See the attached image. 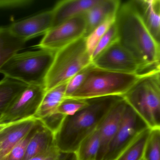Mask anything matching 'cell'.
I'll use <instances>...</instances> for the list:
<instances>
[{
	"mask_svg": "<svg viewBox=\"0 0 160 160\" xmlns=\"http://www.w3.org/2000/svg\"><path fill=\"white\" fill-rule=\"evenodd\" d=\"M120 5L118 0H100L88 10L85 13L87 26L84 37L108 19L116 17Z\"/></svg>",
	"mask_w": 160,
	"mask_h": 160,
	"instance_id": "obj_14",
	"label": "cell"
},
{
	"mask_svg": "<svg viewBox=\"0 0 160 160\" xmlns=\"http://www.w3.org/2000/svg\"><path fill=\"white\" fill-rule=\"evenodd\" d=\"M144 160H160V129H151Z\"/></svg>",
	"mask_w": 160,
	"mask_h": 160,
	"instance_id": "obj_26",
	"label": "cell"
},
{
	"mask_svg": "<svg viewBox=\"0 0 160 160\" xmlns=\"http://www.w3.org/2000/svg\"><path fill=\"white\" fill-rule=\"evenodd\" d=\"M28 85L6 77L0 81V116Z\"/></svg>",
	"mask_w": 160,
	"mask_h": 160,
	"instance_id": "obj_20",
	"label": "cell"
},
{
	"mask_svg": "<svg viewBox=\"0 0 160 160\" xmlns=\"http://www.w3.org/2000/svg\"><path fill=\"white\" fill-rule=\"evenodd\" d=\"M148 128L146 123L128 103L118 130L102 160L116 159L138 135Z\"/></svg>",
	"mask_w": 160,
	"mask_h": 160,
	"instance_id": "obj_8",
	"label": "cell"
},
{
	"mask_svg": "<svg viewBox=\"0 0 160 160\" xmlns=\"http://www.w3.org/2000/svg\"><path fill=\"white\" fill-rule=\"evenodd\" d=\"M86 26L85 14L69 19L52 27L36 47L55 53L84 37Z\"/></svg>",
	"mask_w": 160,
	"mask_h": 160,
	"instance_id": "obj_7",
	"label": "cell"
},
{
	"mask_svg": "<svg viewBox=\"0 0 160 160\" xmlns=\"http://www.w3.org/2000/svg\"><path fill=\"white\" fill-rule=\"evenodd\" d=\"M100 146L99 134L97 129L80 144L76 152L78 160H97Z\"/></svg>",
	"mask_w": 160,
	"mask_h": 160,
	"instance_id": "obj_22",
	"label": "cell"
},
{
	"mask_svg": "<svg viewBox=\"0 0 160 160\" xmlns=\"http://www.w3.org/2000/svg\"><path fill=\"white\" fill-rule=\"evenodd\" d=\"M155 69L157 70V72L160 73V62L158 63L156 66H155Z\"/></svg>",
	"mask_w": 160,
	"mask_h": 160,
	"instance_id": "obj_32",
	"label": "cell"
},
{
	"mask_svg": "<svg viewBox=\"0 0 160 160\" xmlns=\"http://www.w3.org/2000/svg\"><path fill=\"white\" fill-rule=\"evenodd\" d=\"M53 21V12L51 9L14 23L8 27L14 35L27 42L44 35L52 27Z\"/></svg>",
	"mask_w": 160,
	"mask_h": 160,
	"instance_id": "obj_12",
	"label": "cell"
},
{
	"mask_svg": "<svg viewBox=\"0 0 160 160\" xmlns=\"http://www.w3.org/2000/svg\"><path fill=\"white\" fill-rule=\"evenodd\" d=\"M116 18V17H112L108 19L96 27L88 36L85 37L87 47L91 56L99 41L115 22Z\"/></svg>",
	"mask_w": 160,
	"mask_h": 160,
	"instance_id": "obj_23",
	"label": "cell"
},
{
	"mask_svg": "<svg viewBox=\"0 0 160 160\" xmlns=\"http://www.w3.org/2000/svg\"><path fill=\"white\" fill-rule=\"evenodd\" d=\"M92 64L85 37L58 51L55 53L46 77V91L66 83L77 73Z\"/></svg>",
	"mask_w": 160,
	"mask_h": 160,
	"instance_id": "obj_5",
	"label": "cell"
},
{
	"mask_svg": "<svg viewBox=\"0 0 160 160\" xmlns=\"http://www.w3.org/2000/svg\"><path fill=\"white\" fill-rule=\"evenodd\" d=\"M92 64L77 73L68 82L66 89V98L70 97L80 88L85 80Z\"/></svg>",
	"mask_w": 160,
	"mask_h": 160,
	"instance_id": "obj_29",
	"label": "cell"
},
{
	"mask_svg": "<svg viewBox=\"0 0 160 160\" xmlns=\"http://www.w3.org/2000/svg\"><path fill=\"white\" fill-rule=\"evenodd\" d=\"M118 42L137 60L142 70L160 62V49L149 33L134 1L121 4L115 20Z\"/></svg>",
	"mask_w": 160,
	"mask_h": 160,
	"instance_id": "obj_1",
	"label": "cell"
},
{
	"mask_svg": "<svg viewBox=\"0 0 160 160\" xmlns=\"http://www.w3.org/2000/svg\"><path fill=\"white\" fill-rule=\"evenodd\" d=\"M41 121L38 122L31 132L18 143L17 144L2 160H23L26 153L27 146L32 136L36 131Z\"/></svg>",
	"mask_w": 160,
	"mask_h": 160,
	"instance_id": "obj_27",
	"label": "cell"
},
{
	"mask_svg": "<svg viewBox=\"0 0 160 160\" xmlns=\"http://www.w3.org/2000/svg\"><path fill=\"white\" fill-rule=\"evenodd\" d=\"M88 103V100L65 98L59 105L56 112L65 116H72L87 106Z\"/></svg>",
	"mask_w": 160,
	"mask_h": 160,
	"instance_id": "obj_25",
	"label": "cell"
},
{
	"mask_svg": "<svg viewBox=\"0 0 160 160\" xmlns=\"http://www.w3.org/2000/svg\"><path fill=\"white\" fill-rule=\"evenodd\" d=\"M123 96L103 97L88 100L87 106L66 116L54 133L59 149L76 153L83 140L98 129L113 104Z\"/></svg>",
	"mask_w": 160,
	"mask_h": 160,
	"instance_id": "obj_2",
	"label": "cell"
},
{
	"mask_svg": "<svg viewBox=\"0 0 160 160\" xmlns=\"http://www.w3.org/2000/svg\"><path fill=\"white\" fill-rule=\"evenodd\" d=\"M9 125V124H8ZM8 125H0V131L6 127Z\"/></svg>",
	"mask_w": 160,
	"mask_h": 160,
	"instance_id": "obj_33",
	"label": "cell"
},
{
	"mask_svg": "<svg viewBox=\"0 0 160 160\" xmlns=\"http://www.w3.org/2000/svg\"><path fill=\"white\" fill-rule=\"evenodd\" d=\"M118 42V34L115 22L99 41L91 55L92 62L105 50Z\"/></svg>",
	"mask_w": 160,
	"mask_h": 160,
	"instance_id": "obj_24",
	"label": "cell"
},
{
	"mask_svg": "<svg viewBox=\"0 0 160 160\" xmlns=\"http://www.w3.org/2000/svg\"><path fill=\"white\" fill-rule=\"evenodd\" d=\"M155 69L145 76L123 97L151 129H160V83Z\"/></svg>",
	"mask_w": 160,
	"mask_h": 160,
	"instance_id": "obj_6",
	"label": "cell"
},
{
	"mask_svg": "<svg viewBox=\"0 0 160 160\" xmlns=\"http://www.w3.org/2000/svg\"><path fill=\"white\" fill-rule=\"evenodd\" d=\"M55 146L54 133L45 126L41 121L28 143L23 160H28L43 154Z\"/></svg>",
	"mask_w": 160,
	"mask_h": 160,
	"instance_id": "obj_17",
	"label": "cell"
},
{
	"mask_svg": "<svg viewBox=\"0 0 160 160\" xmlns=\"http://www.w3.org/2000/svg\"></svg>",
	"mask_w": 160,
	"mask_h": 160,
	"instance_id": "obj_35",
	"label": "cell"
},
{
	"mask_svg": "<svg viewBox=\"0 0 160 160\" xmlns=\"http://www.w3.org/2000/svg\"><path fill=\"white\" fill-rule=\"evenodd\" d=\"M134 3L160 49V0H136Z\"/></svg>",
	"mask_w": 160,
	"mask_h": 160,
	"instance_id": "obj_16",
	"label": "cell"
},
{
	"mask_svg": "<svg viewBox=\"0 0 160 160\" xmlns=\"http://www.w3.org/2000/svg\"><path fill=\"white\" fill-rule=\"evenodd\" d=\"M38 119L33 117L9 124L0 131V160L10 152L33 128Z\"/></svg>",
	"mask_w": 160,
	"mask_h": 160,
	"instance_id": "obj_13",
	"label": "cell"
},
{
	"mask_svg": "<svg viewBox=\"0 0 160 160\" xmlns=\"http://www.w3.org/2000/svg\"><path fill=\"white\" fill-rule=\"evenodd\" d=\"M156 76L160 82V73L157 72V70H156Z\"/></svg>",
	"mask_w": 160,
	"mask_h": 160,
	"instance_id": "obj_34",
	"label": "cell"
},
{
	"mask_svg": "<svg viewBox=\"0 0 160 160\" xmlns=\"http://www.w3.org/2000/svg\"><path fill=\"white\" fill-rule=\"evenodd\" d=\"M67 84L46 91L34 118L41 120L56 112L59 105L66 98Z\"/></svg>",
	"mask_w": 160,
	"mask_h": 160,
	"instance_id": "obj_19",
	"label": "cell"
},
{
	"mask_svg": "<svg viewBox=\"0 0 160 160\" xmlns=\"http://www.w3.org/2000/svg\"><path fill=\"white\" fill-rule=\"evenodd\" d=\"M93 65L109 71L140 73L142 67L134 56L118 42L93 60Z\"/></svg>",
	"mask_w": 160,
	"mask_h": 160,
	"instance_id": "obj_10",
	"label": "cell"
},
{
	"mask_svg": "<svg viewBox=\"0 0 160 160\" xmlns=\"http://www.w3.org/2000/svg\"><path fill=\"white\" fill-rule=\"evenodd\" d=\"M145 74L109 71L96 67L92 64L82 84L69 98L88 100L112 96H124Z\"/></svg>",
	"mask_w": 160,
	"mask_h": 160,
	"instance_id": "obj_3",
	"label": "cell"
},
{
	"mask_svg": "<svg viewBox=\"0 0 160 160\" xmlns=\"http://www.w3.org/2000/svg\"><path fill=\"white\" fill-rule=\"evenodd\" d=\"M54 55L44 49L18 53L1 68L0 73L28 85H45Z\"/></svg>",
	"mask_w": 160,
	"mask_h": 160,
	"instance_id": "obj_4",
	"label": "cell"
},
{
	"mask_svg": "<svg viewBox=\"0 0 160 160\" xmlns=\"http://www.w3.org/2000/svg\"><path fill=\"white\" fill-rule=\"evenodd\" d=\"M151 129L143 132L115 160H143Z\"/></svg>",
	"mask_w": 160,
	"mask_h": 160,
	"instance_id": "obj_21",
	"label": "cell"
},
{
	"mask_svg": "<svg viewBox=\"0 0 160 160\" xmlns=\"http://www.w3.org/2000/svg\"><path fill=\"white\" fill-rule=\"evenodd\" d=\"M46 92L45 85H28L0 116V125H8L34 117Z\"/></svg>",
	"mask_w": 160,
	"mask_h": 160,
	"instance_id": "obj_9",
	"label": "cell"
},
{
	"mask_svg": "<svg viewBox=\"0 0 160 160\" xmlns=\"http://www.w3.org/2000/svg\"><path fill=\"white\" fill-rule=\"evenodd\" d=\"M100 0H64L58 2L52 8L53 25L84 14Z\"/></svg>",
	"mask_w": 160,
	"mask_h": 160,
	"instance_id": "obj_15",
	"label": "cell"
},
{
	"mask_svg": "<svg viewBox=\"0 0 160 160\" xmlns=\"http://www.w3.org/2000/svg\"><path fill=\"white\" fill-rule=\"evenodd\" d=\"M26 42L14 35L8 26L0 27V70L23 49Z\"/></svg>",
	"mask_w": 160,
	"mask_h": 160,
	"instance_id": "obj_18",
	"label": "cell"
},
{
	"mask_svg": "<svg viewBox=\"0 0 160 160\" xmlns=\"http://www.w3.org/2000/svg\"><path fill=\"white\" fill-rule=\"evenodd\" d=\"M128 102L123 97L113 104L98 127L100 146L97 160H102L121 124Z\"/></svg>",
	"mask_w": 160,
	"mask_h": 160,
	"instance_id": "obj_11",
	"label": "cell"
},
{
	"mask_svg": "<svg viewBox=\"0 0 160 160\" xmlns=\"http://www.w3.org/2000/svg\"><path fill=\"white\" fill-rule=\"evenodd\" d=\"M28 160H78L77 154L61 151L57 147Z\"/></svg>",
	"mask_w": 160,
	"mask_h": 160,
	"instance_id": "obj_28",
	"label": "cell"
},
{
	"mask_svg": "<svg viewBox=\"0 0 160 160\" xmlns=\"http://www.w3.org/2000/svg\"><path fill=\"white\" fill-rule=\"evenodd\" d=\"M65 117L64 116L55 112L40 120L45 126L55 133L59 129Z\"/></svg>",
	"mask_w": 160,
	"mask_h": 160,
	"instance_id": "obj_30",
	"label": "cell"
},
{
	"mask_svg": "<svg viewBox=\"0 0 160 160\" xmlns=\"http://www.w3.org/2000/svg\"><path fill=\"white\" fill-rule=\"evenodd\" d=\"M32 0H0V8L23 7L32 4Z\"/></svg>",
	"mask_w": 160,
	"mask_h": 160,
	"instance_id": "obj_31",
	"label": "cell"
}]
</instances>
